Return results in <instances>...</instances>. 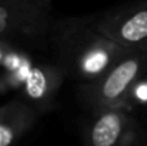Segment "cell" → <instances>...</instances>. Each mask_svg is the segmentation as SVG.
<instances>
[{"label": "cell", "instance_id": "1", "mask_svg": "<svg viewBox=\"0 0 147 146\" xmlns=\"http://www.w3.org/2000/svg\"><path fill=\"white\" fill-rule=\"evenodd\" d=\"M49 39L63 73L86 83L100 79L127 53L98 30L94 16L54 22Z\"/></svg>", "mask_w": 147, "mask_h": 146}, {"label": "cell", "instance_id": "2", "mask_svg": "<svg viewBox=\"0 0 147 146\" xmlns=\"http://www.w3.org/2000/svg\"><path fill=\"white\" fill-rule=\"evenodd\" d=\"M147 65V53L127 52L110 70L96 82L87 83L84 95L94 107H126L133 88L139 82Z\"/></svg>", "mask_w": 147, "mask_h": 146}, {"label": "cell", "instance_id": "3", "mask_svg": "<svg viewBox=\"0 0 147 146\" xmlns=\"http://www.w3.org/2000/svg\"><path fill=\"white\" fill-rule=\"evenodd\" d=\"M53 23L50 7L39 0H0V40H43Z\"/></svg>", "mask_w": 147, "mask_h": 146}, {"label": "cell", "instance_id": "4", "mask_svg": "<svg viewBox=\"0 0 147 146\" xmlns=\"http://www.w3.org/2000/svg\"><path fill=\"white\" fill-rule=\"evenodd\" d=\"M96 26L127 52L147 53V0H137L94 16Z\"/></svg>", "mask_w": 147, "mask_h": 146}, {"label": "cell", "instance_id": "5", "mask_svg": "<svg viewBox=\"0 0 147 146\" xmlns=\"http://www.w3.org/2000/svg\"><path fill=\"white\" fill-rule=\"evenodd\" d=\"M136 120L126 107H98L86 132V146H131Z\"/></svg>", "mask_w": 147, "mask_h": 146}, {"label": "cell", "instance_id": "6", "mask_svg": "<svg viewBox=\"0 0 147 146\" xmlns=\"http://www.w3.org/2000/svg\"><path fill=\"white\" fill-rule=\"evenodd\" d=\"M66 75L57 65H36L29 72L23 86V100L37 110L39 106L47 107Z\"/></svg>", "mask_w": 147, "mask_h": 146}, {"label": "cell", "instance_id": "7", "mask_svg": "<svg viewBox=\"0 0 147 146\" xmlns=\"http://www.w3.org/2000/svg\"><path fill=\"white\" fill-rule=\"evenodd\" d=\"M37 110L24 100L0 106V146H11L34 123Z\"/></svg>", "mask_w": 147, "mask_h": 146}, {"label": "cell", "instance_id": "8", "mask_svg": "<svg viewBox=\"0 0 147 146\" xmlns=\"http://www.w3.org/2000/svg\"><path fill=\"white\" fill-rule=\"evenodd\" d=\"M40 3H43L45 6H47V7H50V4H51V0H39Z\"/></svg>", "mask_w": 147, "mask_h": 146}]
</instances>
